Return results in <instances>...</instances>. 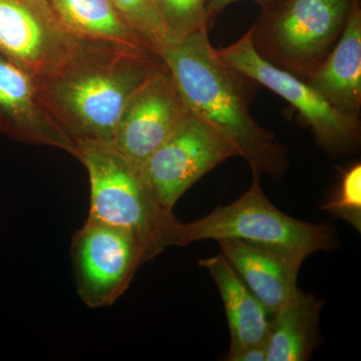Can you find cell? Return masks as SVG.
I'll return each mask as SVG.
<instances>
[{
  "label": "cell",
  "mask_w": 361,
  "mask_h": 361,
  "mask_svg": "<svg viewBox=\"0 0 361 361\" xmlns=\"http://www.w3.org/2000/svg\"><path fill=\"white\" fill-rule=\"evenodd\" d=\"M161 63L156 54L87 44L61 70L35 80L44 106L75 146L113 144L130 97Z\"/></svg>",
  "instance_id": "cell-2"
},
{
  "label": "cell",
  "mask_w": 361,
  "mask_h": 361,
  "mask_svg": "<svg viewBox=\"0 0 361 361\" xmlns=\"http://www.w3.org/2000/svg\"><path fill=\"white\" fill-rule=\"evenodd\" d=\"M0 123L18 141L75 156L77 146L40 99L35 78L0 54Z\"/></svg>",
  "instance_id": "cell-11"
},
{
  "label": "cell",
  "mask_w": 361,
  "mask_h": 361,
  "mask_svg": "<svg viewBox=\"0 0 361 361\" xmlns=\"http://www.w3.org/2000/svg\"><path fill=\"white\" fill-rule=\"evenodd\" d=\"M233 157L238 155L231 145L190 111L140 171L159 201L173 210L190 188Z\"/></svg>",
  "instance_id": "cell-9"
},
{
  "label": "cell",
  "mask_w": 361,
  "mask_h": 361,
  "mask_svg": "<svg viewBox=\"0 0 361 361\" xmlns=\"http://www.w3.org/2000/svg\"><path fill=\"white\" fill-rule=\"evenodd\" d=\"M111 2L145 47L159 56L165 47V37L153 0H111Z\"/></svg>",
  "instance_id": "cell-19"
},
{
  "label": "cell",
  "mask_w": 361,
  "mask_h": 361,
  "mask_svg": "<svg viewBox=\"0 0 361 361\" xmlns=\"http://www.w3.org/2000/svg\"><path fill=\"white\" fill-rule=\"evenodd\" d=\"M324 300L298 288L290 301L270 320L266 361L310 360L322 338L319 314Z\"/></svg>",
  "instance_id": "cell-16"
},
{
  "label": "cell",
  "mask_w": 361,
  "mask_h": 361,
  "mask_svg": "<svg viewBox=\"0 0 361 361\" xmlns=\"http://www.w3.org/2000/svg\"><path fill=\"white\" fill-rule=\"evenodd\" d=\"M305 82L337 111L358 118L361 109V11L353 4L341 37Z\"/></svg>",
  "instance_id": "cell-13"
},
{
  "label": "cell",
  "mask_w": 361,
  "mask_h": 361,
  "mask_svg": "<svg viewBox=\"0 0 361 361\" xmlns=\"http://www.w3.org/2000/svg\"><path fill=\"white\" fill-rule=\"evenodd\" d=\"M85 44L47 0H0V54L35 80L61 70Z\"/></svg>",
  "instance_id": "cell-8"
},
{
  "label": "cell",
  "mask_w": 361,
  "mask_h": 361,
  "mask_svg": "<svg viewBox=\"0 0 361 361\" xmlns=\"http://www.w3.org/2000/svg\"><path fill=\"white\" fill-rule=\"evenodd\" d=\"M75 157L89 174L87 218L130 233L141 244L147 262L176 246L180 221L113 144H78Z\"/></svg>",
  "instance_id": "cell-3"
},
{
  "label": "cell",
  "mask_w": 361,
  "mask_h": 361,
  "mask_svg": "<svg viewBox=\"0 0 361 361\" xmlns=\"http://www.w3.org/2000/svg\"><path fill=\"white\" fill-rule=\"evenodd\" d=\"M217 242L220 253L270 315H274L295 295L303 258L275 247L243 240Z\"/></svg>",
  "instance_id": "cell-12"
},
{
  "label": "cell",
  "mask_w": 361,
  "mask_h": 361,
  "mask_svg": "<svg viewBox=\"0 0 361 361\" xmlns=\"http://www.w3.org/2000/svg\"><path fill=\"white\" fill-rule=\"evenodd\" d=\"M267 350L266 343L248 346L235 353H228L226 360L229 361H266Z\"/></svg>",
  "instance_id": "cell-20"
},
{
  "label": "cell",
  "mask_w": 361,
  "mask_h": 361,
  "mask_svg": "<svg viewBox=\"0 0 361 361\" xmlns=\"http://www.w3.org/2000/svg\"><path fill=\"white\" fill-rule=\"evenodd\" d=\"M159 58L189 111L222 135L252 173L275 180L283 178L289 167L286 149L251 116L243 75L218 56L208 27L164 47Z\"/></svg>",
  "instance_id": "cell-1"
},
{
  "label": "cell",
  "mask_w": 361,
  "mask_h": 361,
  "mask_svg": "<svg viewBox=\"0 0 361 361\" xmlns=\"http://www.w3.org/2000/svg\"><path fill=\"white\" fill-rule=\"evenodd\" d=\"M210 0H153L163 27L165 47L179 44L203 27H208Z\"/></svg>",
  "instance_id": "cell-17"
},
{
  "label": "cell",
  "mask_w": 361,
  "mask_h": 361,
  "mask_svg": "<svg viewBox=\"0 0 361 361\" xmlns=\"http://www.w3.org/2000/svg\"><path fill=\"white\" fill-rule=\"evenodd\" d=\"M252 175L251 186L236 201L217 206L193 222L180 223L176 246L203 240L238 239L275 247L304 260L317 252L336 249L338 238L331 225L305 222L282 212L266 197L262 176Z\"/></svg>",
  "instance_id": "cell-4"
},
{
  "label": "cell",
  "mask_w": 361,
  "mask_h": 361,
  "mask_svg": "<svg viewBox=\"0 0 361 361\" xmlns=\"http://www.w3.org/2000/svg\"><path fill=\"white\" fill-rule=\"evenodd\" d=\"M353 6L350 0H281L252 26V42L271 63L305 78L334 49Z\"/></svg>",
  "instance_id": "cell-5"
},
{
  "label": "cell",
  "mask_w": 361,
  "mask_h": 361,
  "mask_svg": "<svg viewBox=\"0 0 361 361\" xmlns=\"http://www.w3.org/2000/svg\"><path fill=\"white\" fill-rule=\"evenodd\" d=\"M237 0H210L208 6V13H207V23H212L213 18L217 14H219L226 6L233 4ZM258 4H262L263 6L270 7L281 1V0H254Z\"/></svg>",
  "instance_id": "cell-21"
},
{
  "label": "cell",
  "mask_w": 361,
  "mask_h": 361,
  "mask_svg": "<svg viewBox=\"0 0 361 361\" xmlns=\"http://www.w3.org/2000/svg\"><path fill=\"white\" fill-rule=\"evenodd\" d=\"M338 182L324 197L319 208L361 232V165L356 163L341 172Z\"/></svg>",
  "instance_id": "cell-18"
},
{
  "label": "cell",
  "mask_w": 361,
  "mask_h": 361,
  "mask_svg": "<svg viewBox=\"0 0 361 361\" xmlns=\"http://www.w3.org/2000/svg\"><path fill=\"white\" fill-rule=\"evenodd\" d=\"M216 51L233 70L264 85L291 104L326 155L337 158L360 149V118L337 111L305 80L263 58L252 42L251 30L234 44Z\"/></svg>",
  "instance_id": "cell-6"
},
{
  "label": "cell",
  "mask_w": 361,
  "mask_h": 361,
  "mask_svg": "<svg viewBox=\"0 0 361 361\" xmlns=\"http://www.w3.org/2000/svg\"><path fill=\"white\" fill-rule=\"evenodd\" d=\"M47 1L66 30L84 44L130 54H153L123 20L111 0Z\"/></svg>",
  "instance_id": "cell-15"
},
{
  "label": "cell",
  "mask_w": 361,
  "mask_h": 361,
  "mask_svg": "<svg viewBox=\"0 0 361 361\" xmlns=\"http://www.w3.org/2000/svg\"><path fill=\"white\" fill-rule=\"evenodd\" d=\"M199 265L210 273L224 303L230 329L228 353L266 343L270 314L227 259L219 253L213 257L201 259Z\"/></svg>",
  "instance_id": "cell-14"
},
{
  "label": "cell",
  "mask_w": 361,
  "mask_h": 361,
  "mask_svg": "<svg viewBox=\"0 0 361 361\" xmlns=\"http://www.w3.org/2000/svg\"><path fill=\"white\" fill-rule=\"evenodd\" d=\"M189 114L170 71L161 63L126 106L114 135V147L141 170Z\"/></svg>",
  "instance_id": "cell-10"
},
{
  "label": "cell",
  "mask_w": 361,
  "mask_h": 361,
  "mask_svg": "<svg viewBox=\"0 0 361 361\" xmlns=\"http://www.w3.org/2000/svg\"><path fill=\"white\" fill-rule=\"evenodd\" d=\"M71 260L78 296L92 310L113 305L147 262L130 233L90 218L73 235Z\"/></svg>",
  "instance_id": "cell-7"
}]
</instances>
